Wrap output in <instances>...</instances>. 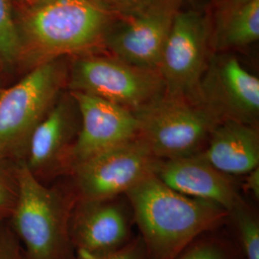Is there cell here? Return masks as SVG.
<instances>
[{"mask_svg": "<svg viewBox=\"0 0 259 259\" xmlns=\"http://www.w3.org/2000/svg\"><path fill=\"white\" fill-rule=\"evenodd\" d=\"M125 196L148 259H172L197 237L229 220L221 205L181 194L155 174Z\"/></svg>", "mask_w": 259, "mask_h": 259, "instance_id": "6da1fadb", "label": "cell"}, {"mask_svg": "<svg viewBox=\"0 0 259 259\" xmlns=\"http://www.w3.org/2000/svg\"><path fill=\"white\" fill-rule=\"evenodd\" d=\"M18 185L9 225L29 259H71L69 222L76 201L70 188L47 186L22 161L15 163Z\"/></svg>", "mask_w": 259, "mask_h": 259, "instance_id": "7a4b0ae2", "label": "cell"}, {"mask_svg": "<svg viewBox=\"0 0 259 259\" xmlns=\"http://www.w3.org/2000/svg\"><path fill=\"white\" fill-rule=\"evenodd\" d=\"M109 21V12L91 0H54L30 10L23 31L33 68L93 47Z\"/></svg>", "mask_w": 259, "mask_h": 259, "instance_id": "3957f363", "label": "cell"}, {"mask_svg": "<svg viewBox=\"0 0 259 259\" xmlns=\"http://www.w3.org/2000/svg\"><path fill=\"white\" fill-rule=\"evenodd\" d=\"M58 59L37 65L0 93V160L16 163L24 156L34 130L52 109L67 83Z\"/></svg>", "mask_w": 259, "mask_h": 259, "instance_id": "277c9868", "label": "cell"}, {"mask_svg": "<svg viewBox=\"0 0 259 259\" xmlns=\"http://www.w3.org/2000/svg\"><path fill=\"white\" fill-rule=\"evenodd\" d=\"M134 113L138 138L159 160L200 154L220 123L202 103L166 93Z\"/></svg>", "mask_w": 259, "mask_h": 259, "instance_id": "5b68a950", "label": "cell"}, {"mask_svg": "<svg viewBox=\"0 0 259 259\" xmlns=\"http://www.w3.org/2000/svg\"><path fill=\"white\" fill-rule=\"evenodd\" d=\"M69 92L87 93L136 111L165 93L157 70L140 68L118 59L85 57L75 61L67 83Z\"/></svg>", "mask_w": 259, "mask_h": 259, "instance_id": "8992f818", "label": "cell"}, {"mask_svg": "<svg viewBox=\"0 0 259 259\" xmlns=\"http://www.w3.org/2000/svg\"><path fill=\"white\" fill-rule=\"evenodd\" d=\"M158 162L137 138L76 164L68 175L70 187L76 200L118 198L154 175Z\"/></svg>", "mask_w": 259, "mask_h": 259, "instance_id": "52a82bcc", "label": "cell"}, {"mask_svg": "<svg viewBox=\"0 0 259 259\" xmlns=\"http://www.w3.org/2000/svg\"><path fill=\"white\" fill-rule=\"evenodd\" d=\"M206 38V25L199 14H176L158 67L166 94L201 103Z\"/></svg>", "mask_w": 259, "mask_h": 259, "instance_id": "ba28073f", "label": "cell"}, {"mask_svg": "<svg viewBox=\"0 0 259 259\" xmlns=\"http://www.w3.org/2000/svg\"><path fill=\"white\" fill-rule=\"evenodd\" d=\"M80 127V112L74 98L69 93L61 94L32 133L20 161L45 184L57 177L68 176Z\"/></svg>", "mask_w": 259, "mask_h": 259, "instance_id": "9c48e42d", "label": "cell"}, {"mask_svg": "<svg viewBox=\"0 0 259 259\" xmlns=\"http://www.w3.org/2000/svg\"><path fill=\"white\" fill-rule=\"evenodd\" d=\"M119 198L75 201L69 222L74 252L105 255L120 250L134 238L133 213Z\"/></svg>", "mask_w": 259, "mask_h": 259, "instance_id": "30bf717a", "label": "cell"}, {"mask_svg": "<svg viewBox=\"0 0 259 259\" xmlns=\"http://www.w3.org/2000/svg\"><path fill=\"white\" fill-rule=\"evenodd\" d=\"M69 93L81 118L69 173L79 162L138 138V120L134 111L87 93Z\"/></svg>", "mask_w": 259, "mask_h": 259, "instance_id": "8fae6325", "label": "cell"}, {"mask_svg": "<svg viewBox=\"0 0 259 259\" xmlns=\"http://www.w3.org/2000/svg\"><path fill=\"white\" fill-rule=\"evenodd\" d=\"M200 100L219 120L258 126L259 80L234 57L213 66L203 77Z\"/></svg>", "mask_w": 259, "mask_h": 259, "instance_id": "7c38bea8", "label": "cell"}, {"mask_svg": "<svg viewBox=\"0 0 259 259\" xmlns=\"http://www.w3.org/2000/svg\"><path fill=\"white\" fill-rule=\"evenodd\" d=\"M155 175L177 192L219 204L228 212L242 198L233 177L220 172L199 155L159 160Z\"/></svg>", "mask_w": 259, "mask_h": 259, "instance_id": "4fadbf2b", "label": "cell"}, {"mask_svg": "<svg viewBox=\"0 0 259 259\" xmlns=\"http://www.w3.org/2000/svg\"><path fill=\"white\" fill-rule=\"evenodd\" d=\"M176 13L154 7L113 33L109 47L116 59L140 68L157 70Z\"/></svg>", "mask_w": 259, "mask_h": 259, "instance_id": "5bb4252c", "label": "cell"}, {"mask_svg": "<svg viewBox=\"0 0 259 259\" xmlns=\"http://www.w3.org/2000/svg\"><path fill=\"white\" fill-rule=\"evenodd\" d=\"M229 176H244L259 167L258 126L236 121L218 123L198 154Z\"/></svg>", "mask_w": 259, "mask_h": 259, "instance_id": "9a60e30c", "label": "cell"}, {"mask_svg": "<svg viewBox=\"0 0 259 259\" xmlns=\"http://www.w3.org/2000/svg\"><path fill=\"white\" fill-rule=\"evenodd\" d=\"M259 37V0H252L234 8L225 22L221 33L224 47L250 45Z\"/></svg>", "mask_w": 259, "mask_h": 259, "instance_id": "2e32d148", "label": "cell"}, {"mask_svg": "<svg viewBox=\"0 0 259 259\" xmlns=\"http://www.w3.org/2000/svg\"><path fill=\"white\" fill-rule=\"evenodd\" d=\"M234 232V241L244 259H259V220L244 198L229 211Z\"/></svg>", "mask_w": 259, "mask_h": 259, "instance_id": "e0dca14e", "label": "cell"}, {"mask_svg": "<svg viewBox=\"0 0 259 259\" xmlns=\"http://www.w3.org/2000/svg\"><path fill=\"white\" fill-rule=\"evenodd\" d=\"M172 259H244L233 238L205 232L189 243Z\"/></svg>", "mask_w": 259, "mask_h": 259, "instance_id": "ac0fdd59", "label": "cell"}, {"mask_svg": "<svg viewBox=\"0 0 259 259\" xmlns=\"http://www.w3.org/2000/svg\"><path fill=\"white\" fill-rule=\"evenodd\" d=\"M21 40L10 11L8 0H0V62L12 65L19 58Z\"/></svg>", "mask_w": 259, "mask_h": 259, "instance_id": "d6986e66", "label": "cell"}, {"mask_svg": "<svg viewBox=\"0 0 259 259\" xmlns=\"http://www.w3.org/2000/svg\"><path fill=\"white\" fill-rule=\"evenodd\" d=\"M18 195L15 163L0 160V222L7 221Z\"/></svg>", "mask_w": 259, "mask_h": 259, "instance_id": "ffe728a7", "label": "cell"}, {"mask_svg": "<svg viewBox=\"0 0 259 259\" xmlns=\"http://www.w3.org/2000/svg\"><path fill=\"white\" fill-rule=\"evenodd\" d=\"M71 259H148L144 243L140 236L134 237L120 250L105 255H91L83 252H74Z\"/></svg>", "mask_w": 259, "mask_h": 259, "instance_id": "44dd1931", "label": "cell"}, {"mask_svg": "<svg viewBox=\"0 0 259 259\" xmlns=\"http://www.w3.org/2000/svg\"><path fill=\"white\" fill-rule=\"evenodd\" d=\"M0 259H29L6 221L0 222Z\"/></svg>", "mask_w": 259, "mask_h": 259, "instance_id": "7402d4cb", "label": "cell"}, {"mask_svg": "<svg viewBox=\"0 0 259 259\" xmlns=\"http://www.w3.org/2000/svg\"><path fill=\"white\" fill-rule=\"evenodd\" d=\"M243 189L250 193L253 197L254 200H259V167L251 170L248 174L244 175L243 183H242Z\"/></svg>", "mask_w": 259, "mask_h": 259, "instance_id": "603a6c76", "label": "cell"}, {"mask_svg": "<svg viewBox=\"0 0 259 259\" xmlns=\"http://www.w3.org/2000/svg\"><path fill=\"white\" fill-rule=\"evenodd\" d=\"M23 4H25L30 9H34L39 6L48 4L54 0H21Z\"/></svg>", "mask_w": 259, "mask_h": 259, "instance_id": "cb8c5ba5", "label": "cell"}, {"mask_svg": "<svg viewBox=\"0 0 259 259\" xmlns=\"http://www.w3.org/2000/svg\"><path fill=\"white\" fill-rule=\"evenodd\" d=\"M250 1H252V0H232V5L234 8H237L246 3H249Z\"/></svg>", "mask_w": 259, "mask_h": 259, "instance_id": "d4e9b609", "label": "cell"}, {"mask_svg": "<svg viewBox=\"0 0 259 259\" xmlns=\"http://www.w3.org/2000/svg\"><path fill=\"white\" fill-rule=\"evenodd\" d=\"M91 1L95 2V3H97V4H100L101 2H111V1H113V0H91Z\"/></svg>", "mask_w": 259, "mask_h": 259, "instance_id": "484cf974", "label": "cell"}, {"mask_svg": "<svg viewBox=\"0 0 259 259\" xmlns=\"http://www.w3.org/2000/svg\"><path fill=\"white\" fill-rule=\"evenodd\" d=\"M0 93H1V90H0Z\"/></svg>", "mask_w": 259, "mask_h": 259, "instance_id": "4316f807", "label": "cell"}]
</instances>
